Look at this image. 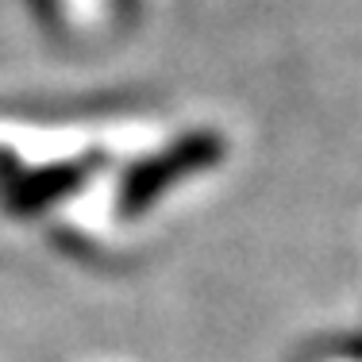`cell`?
Wrapping results in <instances>:
<instances>
[{"label": "cell", "mask_w": 362, "mask_h": 362, "mask_svg": "<svg viewBox=\"0 0 362 362\" xmlns=\"http://www.w3.org/2000/svg\"><path fill=\"white\" fill-rule=\"evenodd\" d=\"M223 143L216 139L212 132H201V135H189V139H181L177 146H170V151H162L158 158H146L143 166L132 170V177L124 181V193H119V209L127 212V216H135V212H143L146 204L154 201V197L162 193V189H170L177 177L193 174V170H204L212 166V162L220 158Z\"/></svg>", "instance_id": "6da1fadb"}, {"label": "cell", "mask_w": 362, "mask_h": 362, "mask_svg": "<svg viewBox=\"0 0 362 362\" xmlns=\"http://www.w3.org/2000/svg\"><path fill=\"white\" fill-rule=\"evenodd\" d=\"M81 177H85V166H77V162L74 166H58V170H42V174L20 181V185L8 193V209L12 212H35L42 204L58 201L62 193H70Z\"/></svg>", "instance_id": "7a4b0ae2"}]
</instances>
